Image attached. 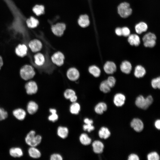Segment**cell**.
<instances>
[{
	"label": "cell",
	"instance_id": "cell-1",
	"mask_svg": "<svg viewBox=\"0 0 160 160\" xmlns=\"http://www.w3.org/2000/svg\"><path fill=\"white\" fill-rule=\"evenodd\" d=\"M41 136L39 135H36V132L33 130L29 132L25 138V142L31 147L37 146L41 143Z\"/></svg>",
	"mask_w": 160,
	"mask_h": 160
},
{
	"label": "cell",
	"instance_id": "cell-2",
	"mask_svg": "<svg viewBox=\"0 0 160 160\" xmlns=\"http://www.w3.org/2000/svg\"><path fill=\"white\" fill-rule=\"evenodd\" d=\"M153 101V98L151 95H148L146 98L140 95L136 98L135 104L138 108L145 110L152 104Z\"/></svg>",
	"mask_w": 160,
	"mask_h": 160
},
{
	"label": "cell",
	"instance_id": "cell-3",
	"mask_svg": "<svg viewBox=\"0 0 160 160\" xmlns=\"http://www.w3.org/2000/svg\"><path fill=\"white\" fill-rule=\"evenodd\" d=\"M117 13L121 17L126 18L132 13V9L129 3L124 2L120 3L117 7Z\"/></svg>",
	"mask_w": 160,
	"mask_h": 160
},
{
	"label": "cell",
	"instance_id": "cell-4",
	"mask_svg": "<svg viewBox=\"0 0 160 160\" xmlns=\"http://www.w3.org/2000/svg\"><path fill=\"white\" fill-rule=\"evenodd\" d=\"M20 73L21 78L25 80L32 79L35 74L33 68L28 65H24L21 68Z\"/></svg>",
	"mask_w": 160,
	"mask_h": 160
},
{
	"label": "cell",
	"instance_id": "cell-5",
	"mask_svg": "<svg viewBox=\"0 0 160 160\" xmlns=\"http://www.w3.org/2000/svg\"><path fill=\"white\" fill-rule=\"evenodd\" d=\"M52 62L57 66L62 65L64 62L65 56L64 54L60 51L54 53L51 57Z\"/></svg>",
	"mask_w": 160,
	"mask_h": 160
},
{
	"label": "cell",
	"instance_id": "cell-6",
	"mask_svg": "<svg viewBox=\"0 0 160 160\" xmlns=\"http://www.w3.org/2000/svg\"><path fill=\"white\" fill-rule=\"evenodd\" d=\"M66 76L68 78L70 81H75L79 79L80 73L77 69L74 67H71L67 70Z\"/></svg>",
	"mask_w": 160,
	"mask_h": 160
},
{
	"label": "cell",
	"instance_id": "cell-7",
	"mask_svg": "<svg viewBox=\"0 0 160 160\" xmlns=\"http://www.w3.org/2000/svg\"><path fill=\"white\" fill-rule=\"evenodd\" d=\"M65 27L64 23H58L52 26V31L56 36H61L63 34Z\"/></svg>",
	"mask_w": 160,
	"mask_h": 160
},
{
	"label": "cell",
	"instance_id": "cell-8",
	"mask_svg": "<svg viewBox=\"0 0 160 160\" xmlns=\"http://www.w3.org/2000/svg\"><path fill=\"white\" fill-rule=\"evenodd\" d=\"M25 87L27 94L32 95L36 93L38 90V86L36 82L33 81H30L25 85Z\"/></svg>",
	"mask_w": 160,
	"mask_h": 160
},
{
	"label": "cell",
	"instance_id": "cell-9",
	"mask_svg": "<svg viewBox=\"0 0 160 160\" xmlns=\"http://www.w3.org/2000/svg\"><path fill=\"white\" fill-rule=\"evenodd\" d=\"M130 126L136 132H141L144 128V124L142 121L139 119L134 118L130 123Z\"/></svg>",
	"mask_w": 160,
	"mask_h": 160
},
{
	"label": "cell",
	"instance_id": "cell-10",
	"mask_svg": "<svg viewBox=\"0 0 160 160\" xmlns=\"http://www.w3.org/2000/svg\"><path fill=\"white\" fill-rule=\"evenodd\" d=\"M103 69L108 74H112L116 70V66L115 63L111 61H107L104 64Z\"/></svg>",
	"mask_w": 160,
	"mask_h": 160
},
{
	"label": "cell",
	"instance_id": "cell-11",
	"mask_svg": "<svg viewBox=\"0 0 160 160\" xmlns=\"http://www.w3.org/2000/svg\"><path fill=\"white\" fill-rule=\"evenodd\" d=\"M29 46L32 52H36L41 49L42 48V44L40 41L35 39L30 42Z\"/></svg>",
	"mask_w": 160,
	"mask_h": 160
},
{
	"label": "cell",
	"instance_id": "cell-12",
	"mask_svg": "<svg viewBox=\"0 0 160 160\" xmlns=\"http://www.w3.org/2000/svg\"><path fill=\"white\" fill-rule=\"evenodd\" d=\"M126 100L125 95L122 94L118 93L114 96L113 102L117 107H121L124 105Z\"/></svg>",
	"mask_w": 160,
	"mask_h": 160
},
{
	"label": "cell",
	"instance_id": "cell-13",
	"mask_svg": "<svg viewBox=\"0 0 160 160\" xmlns=\"http://www.w3.org/2000/svg\"><path fill=\"white\" fill-rule=\"evenodd\" d=\"M128 37V42L131 45L137 46L140 44V39L137 35L132 34H130Z\"/></svg>",
	"mask_w": 160,
	"mask_h": 160
},
{
	"label": "cell",
	"instance_id": "cell-14",
	"mask_svg": "<svg viewBox=\"0 0 160 160\" xmlns=\"http://www.w3.org/2000/svg\"><path fill=\"white\" fill-rule=\"evenodd\" d=\"M121 71L126 74H129L132 69V65L131 63L127 60L123 61L120 65Z\"/></svg>",
	"mask_w": 160,
	"mask_h": 160
},
{
	"label": "cell",
	"instance_id": "cell-15",
	"mask_svg": "<svg viewBox=\"0 0 160 160\" xmlns=\"http://www.w3.org/2000/svg\"><path fill=\"white\" fill-rule=\"evenodd\" d=\"M92 146L94 152L96 153H101L103 151L104 145L103 143L99 140L94 141L92 143Z\"/></svg>",
	"mask_w": 160,
	"mask_h": 160
},
{
	"label": "cell",
	"instance_id": "cell-16",
	"mask_svg": "<svg viewBox=\"0 0 160 160\" xmlns=\"http://www.w3.org/2000/svg\"><path fill=\"white\" fill-rule=\"evenodd\" d=\"M27 48L25 45L20 44L16 48L15 52L17 55L23 57L27 55Z\"/></svg>",
	"mask_w": 160,
	"mask_h": 160
},
{
	"label": "cell",
	"instance_id": "cell-17",
	"mask_svg": "<svg viewBox=\"0 0 160 160\" xmlns=\"http://www.w3.org/2000/svg\"><path fill=\"white\" fill-rule=\"evenodd\" d=\"M148 29V26L147 24L143 22H140L136 24L135 29L136 32L139 34L146 31Z\"/></svg>",
	"mask_w": 160,
	"mask_h": 160
},
{
	"label": "cell",
	"instance_id": "cell-18",
	"mask_svg": "<svg viewBox=\"0 0 160 160\" xmlns=\"http://www.w3.org/2000/svg\"><path fill=\"white\" fill-rule=\"evenodd\" d=\"M13 114L18 120H24L26 115V113L23 109L18 108L14 110L13 111Z\"/></svg>",
	"mask_w": 160,
	"mask_h": 160
},
{
	"label": "cell",
	"instance_id": "cell-19",
	"mask_svg": "<svg viewBox=\"0 0 160 160\" xmlns=\"http://www.w3.org/2000/svg\"><path fill=\"white\" fill-rule=\"evenodd\" d=\"M146 70L144 68L140 65H137L135 69L134 75L137 78L143 77L145 74Z\"/></svg>",
	"mask_w": 160,
	"mask_h": 160
},
{
	"label": "cell",
	"instance_id": "cell-20",
	"mask_svg": "<svg viewBox=\"0 0 160 160\" xmlns=\"http://www.w3.org/2000/svg\"><path fill=\"white\" fill-rule=\"evenodd\" d=\"M38 108V104L34 101H31L28 103L27 109L29 114L32 115L37 112Z\"/></svg>",
	"mask_w": 160,
	"mask_h": 160
},
{
	"label": "cell",
	"instance_id": "cell-21",
	"mask_svg": "<svg viewBox=\"0 0 160 160\" xmlns=\"http://www.w3.org/2000/svg\"><path fill=\"white\" fill-rule=\"evenodd\" d=\"M35 63L38 66H41L43 65L45 61V59L44 55L40 53H38L34 56Z\"/></svg>",
	"mask_w": 160,
	"mask_h": 160
},
{
	"label": "cell",
	"instance_id": "cell-22",
	"mask_svg": "<svg viewBox=\"0 0 160 160\" xmlns=\"http://www.w3.org/2000/svg\"><path fill=\"white\" fill-rule=\"evenodd\" d=\"M9 153L11 156L14 158L20 157L23 154L22 149L18 147L11 148L9 151Z\"/></svg>",
	"mask_w": 160,
	"mask_h": 160
},
{
	"label": "cell",
	"instance_id": "cell-23",
	"mask_svg": "<svg viewBox=\"0 0 160 160\" xmlns=\"http://www.w3.org/2000/svg\"><path fill=\"white\" fill-rule=\"evenodd\" d=\"M84 122L85 124L83 126V129L84 131L90 132L94 129V127L92 125L93 121L92 120L86 118L84 119Z\"/></svg>",
	"mask_w": 160,
	"mask_h": 160
},
{
	"label": "cell",
	"instance_id": "cell-24",
	"mask_svg": "<svg viewBox=\"0 0 160 160\" xmlns=\"http://www.w3.org/2000/svg\"><path fill=\"white\" fill-rule=\"evenodd\" d=\"M107 108V105L105 103L102 102L98 103L95 106L94 108L95 112L99 114H103Z\"/></svg>",
	"mask_w": 160,
	"mask_h": 160
},
{
	"label": "cell",
	"instance_id": "cell-25",
	"mask_svg": "<svg viewBox=\"0 0 160 160\" xmlns=\"http://www.w3.org/2000/svg\"><path fill=\"white\" fill-rule=\"evenodd\" d=\"M88 16L86 15H81L78 20V23L82 27H86L89 24Z\"/></svg>",
	"mask_w": 160,
	"mask_h": 160
},
{
	"label": "cell",
	"instance_id": "cell-26",
	"mask_svg": "<svg viewBox=\"0 0 160 160\" xmlns=\"http://www.w3.org/2000/svg\"><path fill=\"white\" fill-rule=\"evenodd\" d=\"M29 155L31 157L37 159L40 158L41 154L40 151L34 147H31L28 150Z\"/></svg>",
	"mask_w": 160,
	"mask_h": 160
},
{
	"label": "cell",
	"instance_id": "cell-27",
	"mask_svg": "<svg viewBox=\"0 0 160 160\" xmlns=\"http://www.w3.org/2000/svg\"><path fill=\"white\" fill-rule=\"evenodd\" d=\"M98 135L100 138L105 139L110 136L111 132L107 128L103 127L99 130Z\"/></svg>",
	"mask_w": 160,
	"mask_h": 160
},
{
	"label": "cell",
	"instance_id": "cell-28",
	"mask_svg": "<svg viewBox=\"0 0 160 160\" xmlns=\"http://www.w3.org/2000/svg\"><path fill=\"white\" fill-rule=\"evenodd\" d=\"M89 72L93 76L95 77H99L101 74L100 68L95 65H92L90 66L88 68Z\"/></svg>",
	"mask_w": 160,
	"mask_h": 160
},
{
	"label": "cell",
	"instance_id": "cell-29",
	"mask_svg": "<svg viewBox=\"0 0 160 160\" xmlns=\"http://www.w3.org/2000/svg\"><path fill=\"white\" fill-rule=\"evenodd\" d=\"M68 134V128L65 127L60 126L57 129V134L60 137L64 139L66 138Z\"/></svg>",
	"mask_w": 160,
	"mask_h": 160
},
{
	"label": "cell",
	"instance_id": "cell-30",
	"mask_svg": "<svg viewBox=\"0 0 160 160\" xmlns=\"http://www.w3.org/2000/svg\"><path fill=\"white\" fill-rule=\"evenodd\" d=\"M79 140L81 143L84 145H89L92 141V140L86 133L81 134L79 137Z\"/></svg>",
	"mask_w": 160,
	"mask_h": 160
},
{
	"label": "cell",
	"instance_id": "cell-31",
	"mask_svg": "<svg viewBox=\"0 0 160 160\" xmlns=\"http://www.w3.org/2000/svg\"><path fill=\"white\" fill-rule=\"evenodd\" d=\"M72 103L70 106V112L72 114H77L80 110V105L76 102Z\"/></svg>",
	"mask_w": 160,
	"mask_h": 160
},
{
	"label": "cell",
	"instance_id": "cell-32",
	"mask_svg": "<svg viewBox=\"0 0 160 160\" xmlns=\"http://www.w3.org/2000/svg\"><path fill=\"white\" fill-rule=\"evenodd\" d=\"M111 88L108 84L106 80L103 81L100 85V90L105 93H107L110 92L111 91Z\"/></svg>",
	"mask_w": 160,
	"mask_h": 160
},
{
	"label": "cell",
	"instance_id": "cell-33",
	"mask_svg": "<svg viewBox=\"0 0 160 160\" xmlns=\"http://www.w3.org/2000/svg\"><path fill=\"white\" fill-rule=\"evenodd\" d=\"M38 20L33 17H31L26 21V23L28 26L31 28L36 27L39 24Z\"/></svg>",
	"mask_w": 160,
	"mask_h": 160
},
{
	"label": "cell",
	"instance_id": "cell-34",
	"mask_svg": "<svg viewBox=\"0 0 160 160\" xmlns=\"http://www.w3.org/2000/svg\"><path fill=\"white\" fill-rule=\"evenodd\" d=\"M75 91L71 89H66L64 93V96L65 97L70 100L76 95Z\"/></svg>",
	"mask_w": 160,
	"mask_h": 160
},
{
	"label": "cell",
	"instance_id": "cell-35",
	"mask_svg": "<svg viewBox=\"0 0 160 160\" xmlns=\"http://www.w3.org/2000/svg\"><path fill=\"white\" fill-rule=\"evenodd\" d=\"M49 111L51 114L48 117L49 120L53 122L56 121L58 119V116L56 113V110L54 108H50Z\"/></svg>",
	"mask_w": 160,
	"mask_h": 160
},
{
	"label": "cell",
	"instance_id": "cell-36",
	"mask_svg": "<svg viewBox=\"0 0 160 160\" xmlns=\"http://www.w3.org/2000/svg\"><path fill=\"white\" fill-rule=\"evenodd\" d=\"M33 10L37 15H40L44 12V7L41 5H36L33 8Z\"/></svg>",
	"mask_w": 160,
	"mask_h": 160
},
{
	"label": "cell",
	"instance_id": "cell-37",
	"mask_svg": "<svg viewBox=\"0 0 160 160\" xmlns=\"http://www.w3.org/2000/svg\"><path fill=\"white\" fill-rule=\"evenodd\" d=\"M156 35L153 33L150 32L144 35L142 38L143 42L152 40H156Z\"/></svg>",
	"mask_w": 160,
	"mask_h": 160
},
{
	"label": "cell",
	"instance_id": "cell-38",
	"mask_svg": "<svg viewBox=\"0 0 160 160\" xmlns=\"http://www.w3.org/2000/svg\"><path fill=\"white\" fill-rule=\"evenodd\" d=\"M151 85L152 87L154 89L160 88V77L159 76L153 79L151 81Z\"/></svg>",
	"mask_w": 160,
	"mask_h": 160
},
{
	"label": "cell",
	"instance_id": "cell-39",
	"mask_svg": "<svg viewBox=\"0 0 160 160\" xmlns=\"http://www.w3.org/2000/svg\"><path fill=\"white\" fill-rule=\"evenodd\" d=\"M147 158L148 160H159L160 157L159 154L156 152L150 153L147 155Z\"/></svg>",
	"mask_w": 160,
	"mask_h": 160
},
{
	"label": "cell",
	"instance_id": "cell-40",
	"mask_svg": "<svg viewBox=\"0 0 160 160\" xmlns=\"http://www.w3.org/2000/svg\"><path fill=\"white\" fill-rule=\"evenodd\" d=\"M156 40H152L145 41L143 42L144 45L145 47H153L156 45Z\"/></svg>",
	"mask_w": 160,
	"mask_h": 160
},
{
	"label": "cell",
	"instance_id": "cell-41",
	"mask_svg": "<svg viewBox=\"0 0 160 160\" xmlns=\"http://www.w3.org/2000/svg\"><path fill=\"white\" fill-rule=\"evenodd\" d=\"M106 80L111 88H112L114 86L116 83V80L114 77L112 76H109Z\"/></svg>",
	"mask_w": 160,
	"mask_h": 160
},
{
	"label": "cell",
	"instance_id": "cell-42",
	"mask_svg": "<svg viewBox=\"0 0 160 160\" xmlns=\"http://www.w3.org/2000/svg\"><path fill=\"white\" fill-rule=\"evenodd\" d=\"M8 116L7 112L4 108H0V121L5 119Z\"/></svg>",
	"mask_w": 160,
	"mask_h": 160
},
{
	"label": "cell",
	"instance_id": "cell-43",
	"mask_svg": "<svg viewBox=\"0 0 160 160\" xmlns=\"http://www.w3.org/2000/svg\"><path fill=\"white\" fill-rule=\"evenodd\" d=\"M122 36L124 37H128L130 33L129 28L127 27H124L121 28Z\"/></svg>",
	"mask_w": 160,
	"mask_h": 160
},
{
	"label": "cell",
	"instance_id": "cell-44",
	"mask_svg": "<svg viewBox=\"0 0 160 160\" xmlns=\"http://www.w3.org/2000/svg\"><path fill=\"white\" fill-rule=\"evenodd\" d=\"M51 160H62L63 158L58 153H54L50 157Z\"/></svg>",
	"mask_w": 160,
	"mask_h": 160
},
{
	"label": "cell",
	"instance_id": "cell-45",
	"mask_svg": "<svg viewBox=\"0 0 160 160\" xmlns=\"http://www.w3.org/2000/svg\"><path fill=\"white\" fill-rule=\"evenodd\" d=\"M128 159V160H139V158L136 154L132 153L129 155Z\"/></svg>",
	"mask_w": 160,
	"mask_h": 160
},
{
	"label": "cell",
	"instance_id": "cell-46",
	"mask_svg": "<svg viewBox=\"0 0 160 160\" xmlns=\"http://www.w3.org/2000/svg\"><path fill=\"white\" fill-rule=\"evenodd\" d=\"M115 33L118 36H122L121 28L119 27L116 28L115 29Z\"/></svg>",
	"mask_w": 160,
	"mask_h": 160
},
{
	"label": "cell",
	"instance_id": "cell-47",
	"mask_svg": "<svg viewBox=\"0 0 160 160\" xmlns=\"http://www.w3.org/2000/svg\"><path fill=\"white\" fill-rule=\"evenodd\" d=\"M154 125L156 129L159 130L160 129V120L157 119L156 120L154 123Z\"/></svg>",
	"mask_w": 160,
	"mask_h": 160
},
{
	"label": "cell",
	"instance_id": "cell-48",
	"mask_svg": "<svg viewBox=\"0 0 160 160\" xmlns=\"http://www.w3.org/2000/svg\"><path fill=\"white\" fill-rule=\"evenodd\" d=\"M3 65V61L1 57L0 56V70Z\"/></svg>",
	"mask_w": 160,
	"mask_h": 160
}]
</instances>
